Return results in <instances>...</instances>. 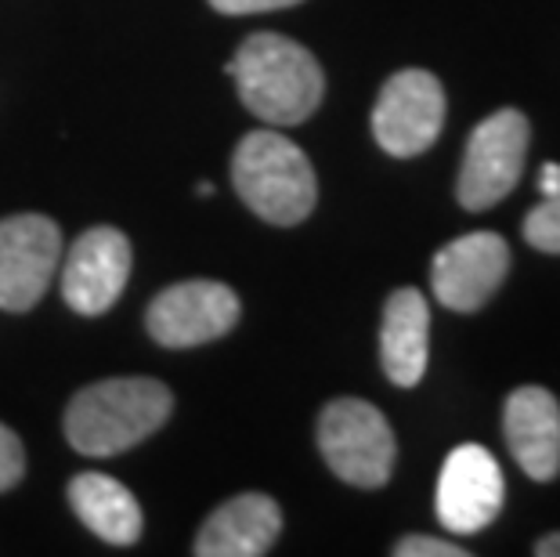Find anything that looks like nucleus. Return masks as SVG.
<instances>
[{
  "label": "nucleus",
  "instance_id": "nucleus-7",
  "mask_svg": "<svg viewBox=\"0 0 560 557\" xmlns=\"http://www.w3.org/2000/svg\"><path fill=\"white\" fill-rule=\"evenodd\" d=\"M240 298L224 282L188 279L163 290L145 312L149 337L163 348H196L224 337L240 323Z\"/></svg>",
  "mask_w": 560,
  "mask_h": 557
},
{
  "label": "nucleus",
  "instance_id": "nucleus-13",
  "mask_svg": "<svg viewBox=\"0 0 560 557\" xmlns=\"http://www.w3.org/2000/svg\"><path fill=\"white\" fill-rule=\"evenodd\" d=\"M279 532H282L279 503L265 492H246L218 507L207 518L192 550L199 557H260L271 550Z\"/></svg>",
  "mask_w": 560,
  "mask_h": 557
},
{
  "label": "nucleus",
  "instance_id": "nucleus-12",
  "mask_svg": "<svg viewBox=\"0 0 560 557\" xmlns=\"http://www.w3.org/2000/svg\"><path fill=\"white\" fill-rule=\"evenodd\" d=\"M506 445L532 481L560 474V402L546 387H517L503 409Z\"/></svg>",
  "mask_w": 560,
  "mask_h": 557
},
{
  "label": "nucleus",
  "instance_id": "nucleus-18",
  "mask_svg": "<svg viewBox=\"0 0 560 557\" xmlns=\"http://www.w3.org/2000/svg\"><path fill=\"white\" fill-rule=\"evenodd\" d=\"M398 557H467L459 543H445L434 536H409L395 547Z\"/></svg>",
  "mask_w": 560,
  "mask_h": 557
},
{
  "label": "nucleus",
  "instance_id": "nucleus-15",
  "mask_svg": "<svg viewBox=\"0 0 560 557\" xmlns=\"http://www.w3.org/2000/svg\"><path fill=\"white\" fill-rule=\"evenodd\" d=\"M69 503H73L77 518L88 525L94 536L113 543V547H130L138 543L145 518H141V503L124 481L109 478L98 471H83L69 481Z\"/></svg>",
  "mask_w": 560,
  "mask_h": 557
},
{
  "label": "nucleus",
  "instance_id": "nucleus-16",
  "mask_svg": "<svg viewBox=\"0 0 560 557\" xmlns=\"http://www.w3.org/2000/svg\"><path fill=\"white\" fill-rule=\"evenodd\" d=\"M524 240L542 254H560V193L546 196L539 207L524 218Z\"/></svg>",
  "mask_w": 560,
  "mask_h": 557
},
{
  "label": "nucleus",
  "instance_id": "nucleus-4",
  "mask_svg": "<svg viewBox=\"0 0 560 557\" xmlns=\"http://www.w3.org/2000/svg\"><path fill=\"white\" fill-rule=\"evenodd\" d=\"M318 449L329 471L354 489H380L395 471V431L362 398H332L318 417Z\"/></svg>",
  "mask_w": 560,
  "mask_h": 557
},
{
  "label": "nucleus",
  "instance_id": "nucleus-21",
  "mask_svg": "<svg viewBox=\"0 0 560 557\" xmlns=\"http://www.w3.org/2000/svg\"><path fill=\"white\" fill-rule=\"evenodd\" d=\"M535 554H539V557H560V532H553V536H542L539 543H535Z\"/></svg>",
  "mask_w": 560,
  "mask_h": 557
},
{
  "label": "nucleus",
  "instance_id": "nucleus-5",
  "mask_svg": "<svg viewBox=\"0 0 560 557\" xmlns=\"http://www.w3.org/2000/svg\"><path fill=\"white\" fill-rule=\"evenodd\" d=\"M532 127L521 109H499L474 127L463 152L456 196L467 210H488L514 193L528 156Z\"/></svg>",
  "mask_w": 560,
  "mask_h": 557
},
{
  "label": "nucleus",
  "instance_id": "nucleus-10",
  "mask_svg": "<svg viewBox=\"0 0 560 557\" xmlns=\"http://www.w3.org/2000/svg\"><path fill=\"white\" fill-rule=\"evenodd\" d=\"M510 271V246L495 232H470L441 246L431 265L434 298L452 312H478L503 287Z\"/></svg>",
  "mask_w": 560,
  "mask_h": 557
},
{
  "label": "nucleus",
  "instance_id": "nucleus-2",
  "mask_svg": "<svg viewBox=\"0 0 560 557\" xmlns=\"http://www.w3.org/2000/svg\"><path fill=\"white\" fill-rule=\"evenodd\" d=\"M174 413L171 387L152 376H116L77 391L66 409V438L83 456H116L156 434Z\"/></svg>",
  "mask_w": 560,
  "mask_h": 557
},
{
  "label": "nucleus",
  "instance_id": "nucleus-11",
  "mask_svg": "<svg viewBox=\"0 0 560 557\" xmlns=\"http://www.w3.org/2000/svg\"><path fill=\"white\" fill-rule=\"evenodd\" d=\"M130 279V240L120 229H91L69 246L62 265V298L80 315H102L120 301Z\"/></svg>",
  "mask_w": 560,
  "mask_h": 557
},
{
  "label": "nucleus",
  "instance_id": "nucleus-3",
  "mask_svg": "<svg viewBox=\"0 0 560 557\" xmlns=\"http://www.w3.org/2000/svg\"><path fill=\"white\" fill-rule=\"evenodd\" d=\"M232 185L268 224H301L318 204V177L307 152L279 130H249L232 156Z\"/></svg>",
  "mask_w": 560,
  "mask_h": 557
},
{
  "label": "nucleus",
  "instance_id": "nucleus-17",
  "mask_svg": "<svg viewBox=\"0 0 560 557\" xmlns=\"http://www.w3.org/2000/svg\"><path fill=\"white\" fill-rule=\"evenodd\" d=\"M26 474V449H22L19 434L0 423V492L15 489Z\"/></svg>",
  "mask_w": 560,
  "mask_h": 557
},
{
  "label": "nucleus",
  "instance_id": "nucleus-8",
  "mask_svg": "<svg viewBox=\"0 0 560 557\" xmlns=\"http://www.w3.org/2000/svg\"><path fill=\"white\" fill-rule=\"evenodd\" d=\"M62 260V232L51 218L15 214L0 221V307L30 312Z\"/></svg>",
  "mask_w": 560,
  "mask_h": 557
},
{
  "label": "nucleus",
  "instance_id": "nucleus-1",
  "mask_svg": "<svg viewBox=\"0 0 560 557\" xmlns=\"http://www.w3.org/2000/svg\"><path fill=\"white\" fill-rule=\"evenodd\" d=\"M224 69L240 88L246 109L271 127L304 124L326 94V77H322L315 55L282 33L246 37Z\"/></svg>",
  "mask_w": 560,
  "mask_h": 557
},
{
  "label": "nucleus",
  "instance_id": "nucleus-9",
  "mask_svg": "<svg viewBox=\"0 0 560 557\" xmlns=\"http://www.w3.org/2000/svg\"><path fill=\"white\" fill-rule=\"evenodd\" d=\"M503 467L485 445H456L438 478V521L456 536H474L503 511Z\"/></svg>",
  "mask_w": 560,
  "mask_h": 557
},
{
  "label": "nucleus",
  "instance_id": "nucleus-19",
  "mask_svg": "<svg viewBox=\"0 0 560 557\" xmlns=\"http://www.w3.org/2000/svg\"><path fill=\"white\" fill-rule=\"evenodd\" d=\"M221 15H260V11H282V8H293L301 0H210Z\"/></svg>",
  "mask_w": 560,
  "mask_h": 557
},
{
  "label": "nucleus",
  "instance_id": "nucleus-14",
  "mask_svg": "<svg viewBox=\"0 0 560 557\" xmlns=\"http://www.w3.org/2000/svg\"><path fill=\"white\" fill-rule=\"evenodd\" d=\"M431 351V307L420 290L405 287L387 298L384 326H380V362L390 384L416 387L427 373Z\"/></svg>",
  "mask_w": 560,
  "mask_h": 557
},
{
  "label": "nucleus",
  "instance_id": "nucleus-6",
  "mask_svg": "<svg viewBox=\"0 0 560 557\" xmlns=\"http://www.w3.org/2000/svg\"><path fill=\"white\" fill-rule=\"evenodd\" d=\"M445 127V91L427 69H401L384 84L373 109V138L398 160L420 156Z\"/></svg>",
  "mask_w": 560,
  "mask_h": 557
},
{
  "label": "nucleus",
  "instance_id": "nucleus-20",
  "mask_svg": "<svg viewBox=\"0 0 560 557\" xmlns=\"http://www.w3.org/2000/svg\"><path fill=\"white\" fill-rule=\"evenodd\" d=\"M539 193L542 196L560 193V163H546V167L539 171Z\"/></svg>",
  "mask_w": 560,
  "mask_h": 557
}]
</instances>
